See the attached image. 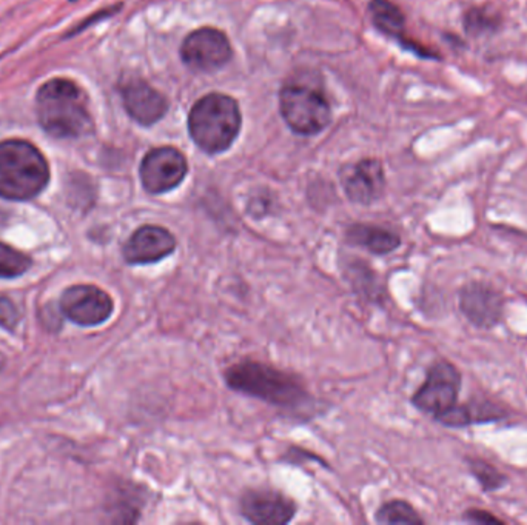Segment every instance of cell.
<instances>
[{
	"instance_id": "1",
	"label": "cell",
	"mask_w": 527,
	"mask_h": 525,
	"mask_svg": "<svg viewBox=\"0 0 527 525\" xmlns=\"http://www.w3.org/2000/svg\"><path fill=\"white\" fill-rule=\"evenodd\" d=\"M224 379L233 392L284 410L301 411L312 400L299 376L265 362L253 359L237 362L227 368Z\"/></svg>"
},
{
	"instance_id": "2",
	"label": "cell",
	"mask_w": 527,
	"mask_h": 525,
	"mask_svg": "<svg viewBox=\"0 0 527 525\" xmlns=\"http://www.w3.org/2000/svg\"><path fill=\"white\" fill-rule=\"evenodd\" d=\"M40 126L59 139H79L94 132L87 94L68 79H51L39 88L36 98Z\"/></svg>"
},
{
	"instance_id": "3",
	"label": "cell",
	"mask_w": 527,
	"mask_h": 525,
	"mask_svg": "<svg viewBox=\"0 0 527 525\" xmlns=\"http://www.w3.org/2000/svg\"><path fill=\"white\" fill-rule=\"evenodd\" d=\"M50 168L44 154L22 139L0 142V196L30 201L44 192Z\"/></svg>"
},
{
	"instance_id": "4",
	"label": "cell",
	"mask_w": 527,
	"mask_h": 525,
	"mask_svg": "<svg viewBox=\"0 0 527 525\" xmlns=\"http://www.w3.org/2000/svg\"><path fill=\"white\" fill-rule=\"evenodd\" d=\"M188 130L194 143L205 153L226 151L241 130L237 100L220 93L199 99L188 116Z\"/></svg>"
},
{
	"instance_id": "5",
	"label": "cell",
	"mask_w": 527,
	"mask_h": 525,
	"mask_svg": "<svg viewBox=\"0 0 527 525\" xmlns=\"http://www.w3.org/2000/svg\"><path fill=\"white\" fill-rule=\"evenodd\" d=\"M281 115L293 132L314 136L323 132L332 121L327 99L321 91L306 85H287L280 94Z\"/></svg>"
},
{
	"instance_id": "6",
	"label": "cell",
	"mask_w": 527,
	"mask_h": 525,
	"mask_svg": "<svg viewBox=\"0 0 527 525\" xmlns=\"http://www.w3.org/2000/svg\"><path fill=\"white\" fill-rule=\"evenodd\" d=\"M462 390V373L447 361L435 362L426 374L424 383L412 396L415 409L438 419L445 411L458 404Z\"/></svg>"
},
{
	"instance_id": "7",
	"label": "cell",
	"mask_w": 527,
	"mask_h": 525,
	"mask_svg": "<svg viewBox=\"0 0 527 525\" xmlns=\"http://www.w3.org/2000/svg\"><path fill=\"white\" fill-rule=\"evenodd\" d=\"M188 173L186 156L173 147L154 148L141 164V182L150 194H164L181 185Z\"/></svg>"
},
{
	"instance_id": "8",
	"label": "cell",
	"mask_w": 527,
	"mask_h": 525,
	"mask_svg": "<svg viewBox=\"0 0 527 525\" xmlns=\"http://www.w3.org/2000/svg\"><path fill=\"white\" fill-rule=\"evenodd\" d=\"M233 49L226 34L216 28H201L188 34L181 47L182 61L193 70L212 73L230 61Z\"/></svg>"
},
{
	"instance_id": "9",
	"label": "cell",
	"mask_w": 527,
	"mask_h": 525,
	"mask_svg": "<svg viewBox=\"0 0 527 525\" xmlns=\"http://www.w3.org/2000/svg\"><path fill=\"white\" fill-rule=\"evenodd\" d=\"M61 310L77 325L96 327L111 318L115 304L110 295L99 287L74 285L62 296Z\"/></svg>"
},
{
	"instance_id": "10",
	"label": "cell",
	"mask_w": 527,
	"mask_h": 525,
	"mask_svg": "<svg viewBox=\"0 0 527 525\" xmlns=\"http://www.w3.org/2000/svg\"><path fill=\"white\" fill-rule=\"evenodd\" d=\"M458 304L464 318L478 329H494L503 321L505 296L492 285L484 282L462 285Z\"/></svg>"
},
{
	"instance_id": "11",
	"label": "cell",
	"mask_w": 527,
	"mask_h": 525,
	"mask_svg": "<svg viewBox=\"0 0 527 525\" xmlns=\"http://www.w3.org/2000/svg\"><path fill=\"white\" fill-rule=\"evenodd\" d=\"M239 509L244 520L256 525L289 524L298 512L293 499L270 488L247 490L241 496Z\"/></svg>"
},
{
	"instance_id": "12",
	"label": "cell",
	"mask_w": 527,
	"mask_h": 525,
	"mask_svg": "<svg viewBox=\"0 0 527 525\" xmlns=\"http://www.w3.org/2000/svg\"><path fill=\"white\" fill-rule=\"evenodd\" d=\"M176 248L177 239L168 228L160 225H143L128 237L122 254L130 265H149L171 256Z\"/></svg>"
},
{
	"instance_id": "13",
	"label": "cell",
	"mask_w": 527,
	"mask_h": 525,
	"mask_svg": "<svg viewBox=\"0 0 527 525\" xmlns=\"http://www.w3.org/2000/svg\"><path fill=\"white\" fill-rule=\"evenodd\" d=\"M341 184L353 203L370 205L383 197L385 176L383 165L376 159L359 160L341 170Z\"/></svg>"
},
{
	"instance_id": "14",
	"label": "cell",
	"mask_w": 527,
	"mask_h": 525,
	"mask_svg": "<svg viewBox=\"0 0 527 525\" xmlns=\"http://www.w3.org/2000/svg\"><path fill=\"white\" fill-rule=\"evenodd\" d=\"M126 113L141 125H153L167 113L168 104L164 96L141 79H133L122 88Z\"/></svg>"
},
{
	"instance_id": "15",
	"label": "cell",
	"mask_w": 527,
	"mask_h": 525,
	"mask_svg": "<svg viewBox=\"0 0 527 525\" xmlns=\"http://www.w3.org/2000/svg\"><path fill=\"white\" fill-rule=\"evenodd\" d=\"M346 241L349 245L383 256L400 248L402 236L379 225L353 224L347 228Z\"/></svg>"
},
{
	"instance_id": "16",
	"label": "cell",
	"mask_w": 527,
	"mask_h": 525,
	"mask_svg": "<svg viewBox=\"0 0 527 525\" xmlns=\"http://www.w3.org/2000/svg\"><path fill=\"white\" fill-rule=\"evenodd\" d=\"M505 411L500 407L489 402H477V404H456L454 409L439 416L436 421L445 427L462 428L472 424L500 421L505 417Z\"/></svg>"
},
{
	"instance_id": "17",
	"label": "cell",
	"mask_w": 527,
	"mask_h": 525,
	"mask_svg": "<svg viewBox=\"0 0 527 525\" xmlns=\"http://www.w3.org/2000/svg\"><path fill=\"white\" fill-rule=\"evenodd\" d=\"M370 16L374 21L375 27L379 31L404 40V27H406V19L402 10L392 4L390 0H372L370 2Z\"/></svg>"
},
{
	"instance_id": "18",
	"label": "cell",
	"mask_w": 527,
	"mask_h": 525,
	"mask_svg": "<svg viewBox=\"0 0 527 525\" xmlns=\"http://www.w3.org/2000/svg\"><path fill=\"white\" fill-rule=\"evenodd\" d=\"M375 521L378 524H424L423 518L413 509L412 503L402 499H393L383 503L376 512Z\"/></svg>"
},
{
	"instance_id": "19",
	"label": "cell",
	"mask_w": 527,
	"mask_h": 525,
	"mask_svg": "<svg viewBox=\"0 0 527 525\" xmlns=\"http://www.w3.org/2000/svg\"><path fill=\"white\" fill-rule=\"evenodd\" d=\"M469 470L472 473V477L477 479L478 484L483 488V492H498L507 484V477L505 473H501L497 467L489 464L488 460H481V458H469Z\"/></svg>"
},
{
	"instance_id": "20",
	"label": "cell",
	"mask_w": 527,
	"mask_h": 525,
	"mask_svg": "<svg viewBox=\"0 0 527 525\" xmlns=\"http://www.w3.org/2000/svg\"><path fill=\"white\" fill-rule=\"evenodd\" d=\"M501 25V17L488 8H471L464 14V30L471 36L494 33Z\"/></svg>"
},
{
	"instance_id": "21",
	"label": "cell",
	"mask_w": 527,
	"mask_h": 525,
	"mask_svg": "<svg viewBox=\"0 0 527 525\" xmlns=\"http://www.w3.org/2000/svg\"><path fill=\"white\" fill-rule=\"evenodd\" d=\"M31 257L25 253L17 252L16 248L0 242V278L13 280L22 276L31 267Z\"/></svg>"
},
{
	"instance_id": "22",
	"label": "cell",
	"mask_w": 527,
	"mask_h": 525,
	"mask_svg": "<svg viewBox=\"0 0 527 525\" xmlns=\"http://www.w3.org/2000/svg\"><path fill=\"white\" fill-rule=\"evenodd\" d=\"M19 319L21 316L14 304L8 297H0V325L6 330H14Z\"/></svg>"
},
{
	"instance_id": "23",
	"label": "cell",
	"mask_w": 527,
	"mask_h": 525,
	"mask_svg": "<svg viewBox=\"0 0 527 525\" xmlns=\"http://www.w3.org/2000/svg\"><path fill=\"white\" fill-rule=\"evenodd\" d=\"M464 520L472 522V524H503L500 518H497L495 514L486 512V510H467L464 513Z\"/></svg>"
},
{
	"instance_id": "24",
	"label": "cell",
	"mask_w": 527,
	"mask_h": 525,
	"mask_svg": "<svg viewBox=\"0 0 527 525\" xmlns=\"http://www.w3.org/2000/svg\"><path fill=\"white\" fill-rule=\"evenodd\" d=\"M119 8H121V6H111V8H107V10H102V12L96 13V14H94L93 17H90V19H88L87 22L81 23V25H79V27H77L76 30H74V31H72V33L70 34L79 33V31H82L83 28H88V25H90V23L96 22V21H100V19H104V17L111 16V14H113V13L115 12H117Z\"/></svg>"
}]
</instances>
